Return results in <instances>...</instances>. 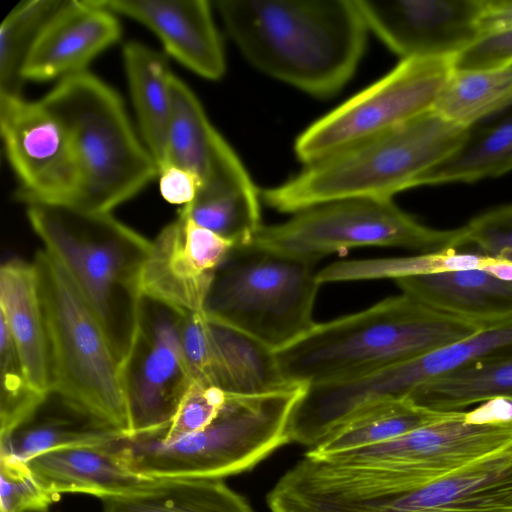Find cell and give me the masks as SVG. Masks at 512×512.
<instances>
[{
  "label": "cell",
  "mask_w": 512,
  "mask_h": 512,
  "mask_svg": "<svg viewBox=\"0 0 512 512\" xmlns=\"http://www.w3.org/2000/svg\"><path fill=\"white\" fill-rule=\"evenodd\" d=\"M228 35L259 71L315 97L353 76L369 29L356 0H217Z\"/></svg>",
  "instance_id": "1"
},
{
  "label": "cell",
  "mask_w": 512,
  "mask_h": 512,
  "mask_svg": "<svg viewBox=\"0 0 512 512\" xmlns=\"http://www.w3.org/2000/svg\"><path fill=\"white\" fill-rule=\"evenodd\" d=\"M483 328L402 293L366 310L315 324L274 355L288 382L330 384L417 358Z\"/></svg>",
  "instance_id": "2"
},
{
  "label": "cell",
  "mask_w": 512,
  "mask_h": 512,
  "mask_svg": "<svg viewBox=\"0 0 512 512\" xmlns=\"http://www.w3.org/2000/svg\"><path fill=\"white\" fill-rule=\"evenodd\" d=\"M27 218L95 313L121 367L136 335L152 242L110 213L69 205L29 204Z\"/></svg>",
  "instance_id": "3"
},
{
  "label": "cell",
  "mask_w": 512,
  "mask_h": 512,
  "mask_svg": "<svg viewBox=\"0 0 512 512\" xmlns=\"http://www.w3.org/2000/svg\"><path fill=\"white\" fill-rule=\"evenodd\" d=\"M467 127L431 110L384 134L305 165L283 184L260 192L282 213L351 198H392L463 142Z\"/></svg>",
  "instance_id": "4"
},
{
  "label": "cell",
  "mask_w": 512,
  "mask_h": 512,
  "mask_svg": "<svg viewBox=\"0 0 512 512\" xmlns=\"http://www.w3.org/2000/svg\"><path fill=\"white\" fill-rule=\"evenodd\" d=\"M41 101L65 128L74 151V207L110 213L158 177V165L121 97L94 74L86 70L57 81Z\"/></svg>",
  "instance_id": "5"
},
{
  "label": "cell",
  "mask_w": 512,
  "mask_h": 512,
  "mask_svg": "<svg viewBox=\"0 0 512 512\" xmlns=\"http://www.w3.org/2000/svg\"><path fill=\"white\" fill-rule=\"evenodd\" d=\"M306 385L261 395H227L214 420L170 443L149 436L123 438L129 467L150 478H210L246 472L289 443L287 425Z\"/></svg>",
  "instance_id": "6"
},
{
  "label": "cell",
  "mask_w": 512,
  "mask_h": 512,
  "mask_svg": "<svg viewBox=\"0 0 512 512\" xmlns=\"http://www.w3.org/2000/svg\"><path fill=\"white\" fill-rule=\"evenodd\" d=\"M35 264L48 339L51 392L126 435L129 415L121 369L95 313L44 249Z\"/></svg>",
  "instance_id": "7"
},
{
  "label": "cell",
  "mask_w": 512,
  "mask_h": 512,
  "mask_svg": "<svg viewBox=\"0 0 512 512\" xmlns=\"http://www.w3.org/2000/svg\"><path fill=\"white\" fill-rule=\"evenodd\" d=\"M315 264L254 244L234 246L214 274L202 312L280 350L316 324Z\"/></svg>",
  "instance_id": "8"
},
{
  "label": "cell",
  "mask_w": 512,
  "mask_h": 512,
  "mask_svg": "<svg viewBox=\"0 0 512 512\" xmlns=\"http://www.w3.org/2000/svg\"><path fill=\"white\" fill-rule=\"evenodd\" d=\"M463 227L437 230L417 222L392 198H351L313 206L287 221L262 226L256 246L316 263L361 246L399 247L422 253L461 247Z\"/></svg>",
  "instance_id": "9"
},
{
  "label": "cell",
  "mask_w": 512,
  "mask_h": 512,
  "mask_svg": "<svg viewBox=\"0 0 512 512\" xmlns=\"http://www.w3.org/2000/svg\"><path fill=\"white\" fill-rule=\"evenodd\" d=\"M454 72L452 58H408L311 124L294 151L305 165L374 138L434 110Z\"/></svg>",
  "instance_id": "10"
},
{
  "label": "cell",
  "mask_w": 512,
  "mask_h": 512,
  "mask_svg": "<svg viewBox=\"0 0 512 512\" xmlns=\"http://www.w3.org/2000/svg\"><path fill=\"white\" fill-rule=\"evenodd\" d=\"M184 313L142 297L135 339L120 367L129 415L128 438L165 431L194 380L181 345Z\"/></svg>",
  "instance_id": "11"
},
{
  "label": "cell",
  "mask_w": 512,
  "mask_h": 512,
  "mask_svg": "<svg viewBox=\"0 0 512 512\" xmlns=\"http://www.w3.org/2000/svg\"><path fill=\"white\" fill-rule=\"evenodd\" d=\"M510 442L512 419L480 420L471 411H458L449 419L383 443L315 458L339 465L395 470L423 486Z\"/></svg>",
  "instance_id": "12"
},
{
  "label": "cell",
  "mask_w": 512,
  "mask_h": 512,
  "mask_svg": "<svg viewBox=\"0 0 512 512\" xmlns=\"http://www.w3.org/2000/svg\"><path fill=\"white\" fill-rule=\"evenodd\" d=\"M0 131L8 162L29 204L73 206L79 173L69 136L42 103L0 92Z\"/></svg>",
  "instance_id": "13"
},
{
  "label": "cell",
  "mask_w": 512,
  "mask_h": 512,
  "mask_svg": "<svg viewBox=\"0 0 512 512\" xmlns=\"http://www.w3.org/2000/svg\"><path fill=\"white\" fill-rule=\"evenodd\" d=\"M369 31L401 59L453 58L480 36L485 0H356Z\"/></svg>",
  "instance_id": "14"
},
{
  "label": "cell",
  "mask_w": 512,
  "mask_h": 512,
  "mask_svg": "<svg viewBox=\"0 0 512 512\" xmlns=\"http://www.w3.org/2000/svg\"><path fill=\"white\" fill-rule=\"evenodd\" d=\"M234 246L179 210L152 241L142 295L183 312L202 311L214 274Z\"/></svg>",
  "instance_id": "15"
},
{
  "label": "cell",
  "mask_w": 512,
  "mask_h": 512,
  "mask_svg": "<svg viewBox=\"0 0 512 512\" xmlns=\"http://www.w3.org/2000/svg\"><path fill=\"white\" fill-rule=\"evenodd\" d=\"M373 512H512V442L427 485L383 487Z\"/></svg>",
  "instance_id": "16"
},
{
  "label": "cell",
  "mask_w": 512,
  "mask_h": 512,
  "mask_svg": "<svg viewBox=\"0 0 512 512\" xmlns=\"http://www.w3.org/2000/svg\"><path fill=\"white\" fill-rule=\"evenodd\" d=\"M117 15L96 0H64L32 45L21 70L30 81H57L86 71L87 65L118 41Z\"/></svg>",
  "instance_id": "17"
},
{
  "label": "cell",
  "mask_w": 512,
  "mask_h": 512,
  "mask_svg": "<svg viewBox=\"0 0 512 512\" xmlns=\"http://www.w3.org/2000/svg\"><path fill=\"white\" fill-rule=\"evenodd\" d=\"M116 15L149 28L167 54L197 75L218 80L226 71L222 40L207 0H96Z\"/></svg>",
  "instance_id": "18"
},
{
  "label": "cell",
  "mask_w": 512,
  "mask_h": 512,
  "mask_svg": "<svg viewBox=\"0 0 512 512\" xmlns=\"http://www.w3.org/2000/svg\"><path fill=\"white\" fill-rule=\"evenodd\" d=\"M121 440V439H120ZM66 446L43 452L26 464L53 495L85 493L101 499L121 497L154 478L134 472L118 442Z\"/></svg>",
  "instance_id": "19"
},
{
  "label": "cell",
  "mask_w": 512,
  "mask_h": 512,
  "mask_svg": "<svg viewBox=\"0 0 512 512\" xmlns=\"http://www.w3.org/2000/svg\"><path fill=\"white\" fill-rule=\"evenodd\" d=\"M402 292L424 305L483 327L512 319V282L482 269L394 279Z\"/></svg>",
  "instance_id": "20"
},
{
  "label": "cell",
  "mask_w": 512,
  "mask_h": 512,
  "mask_svg": "<svg viewBox=\"0 0 512 512\" xmlns=\"http://www.w3.org/2000/svg\"><path fill=\"white\" fill-rule=\"evenodd\" d=\"M260 198L247 170L232 150L200 186L195 199L180 210L235 246L249 245L263 226Z\"/></svg>",
  "instance_id": "21"
},
{
  "label": "cell",
  "mask_w": 512,
  "mask_h": 512,
  "mask_svg": "<svg viewBox=\"0 0 512 512\" xmlns=\"http://www.w3.org/2000/svg\"><path fill=\"white\" fill-rule=\"evenodd\" d=\"M0 318L12 335L29 381L51 392L50 361L43 305L35 264L19 258L0 268Z\"/></svg>",
  "instance_id": "22"
},
{
  "label": "cell",
  "mask_w": 512,
  "mask_h": 512,
  "mask_svg": "<svg viewBox=\"0 0 512 512\" xmlns=\"http://www.w3.org/2000/svg\"><path fill=\"white\" fill-rule=\"evenodd\" d=\"M127 438L60 395L50 392L37 411L21 426L0 437V455L22 462L56 448L102 444Z\"/></svg>",
  "instance_id": "23"
},
{
  "label": "cell",
  "mask_w": 512,
  "mask_h": 512,
  "mask_svg": "<svg viewBox=\"0 0 512 512\" xmlns=\"http://www.w3.org/2000/svg\"><path fill=\"white\" fill-rule=\"evenodd\" d=\"M123 61L141 138L160 169L167 164L173 73L163 54L136 41L124 45Z\"/></svg>",
  "instance_id": "24"
},
{
  "label": "cell",
  "mask_w": 512,
  "mask_h": 512,
  "mask_svg": "<svg viewBox=\"0 0 512 512\" xmlns=\"http://www.w3.org/2000/svg\"><path fill=\"white\" fill-rule=\"evenodd\" d=\"M213 348V386L227 395H261L286 391L288 382L274 352L227 325L208 319Z\"/></svg>",
  "instance_id": "25"
},
{
  "label": "cell",
  "mask_w": 512,
  "mask_h": 512,
  "mask_svg": "<svg viewBox=\"0 0 512 512\" xmlns=\"http://www.w3.org/2000/svg\"><path fill=\"white\" fill-rule=\"evenodd\" d=\"M512 170V104L467 127L461 145L415 186L475 182Z\"/></svg>",
  "instance_id": "26"
},
{
  "label": "cell",
  "mask_w": 512,
  "mask_h": 512,
  "mask_svg": "<svg viewBox=\"0 0 512 512\" xmlns=\"http://www.w3.org/2000/svg\"><path fill=\"white\" fill-rule=\"evenodd\" d=\"M436 411H465L477 403L512 400V346L428 380L409 396Z\"/></svg>",
  "instance_id": "27"
},
{
  "label": "cell",
  "mask_w": 512,
  "mask_h": 512,
  "mask_svg": "<svg viewBox=\"0 0 512 512\" xmlns=\"http://www.w3.org/2000/svg\"><path fill=\"white\" fill-rule=\"evenodd\" d=\"M104 512H254L222 479L154 478L140 489L102 499Z\"/></svg>",
  "instance_id": "28"
},
{
  "label": "cell",
  "mask_w": 512,
  "mask_h": 512,
  "mask_svg": "<svg viewBox=\"0 0 512 512\" xmlns=\"http://www.w3.org/2000/svg\"><path fill=\"white\" fill-rule=\"evenodd\" d=\"M171 95L167 164L190 171L201 186L231 146L211 124L193 91L175 74Z\"/></svg>",
  "instance_id": "29"
},
{
  "label": "cell",
  "mask_w": 512,
  "mask_h": 512,
  "mask_svg": "<svg viewBox=\"0 0 512 512\" xmlns=\"http://www.w3.org/2000/svg\"><path fill=\"white\" fill-rule=\"evenodd\" d=\"M458 411H436L410 398L369 408L332 430L305 454L323 457L383 443L418 428L453 417Z\"/></svg>",
  "instance_id": "30"
},
{
  "label": "cell",
  "mask_w": 512,
  "mask_h": 512,
  "mask_svg": "<svg viewBox=\"0 0 512 512\" xmlns=\"http://www.w3.org/2000/svg\"><path fill=\"white\" fill-rule=\"evenodd\" d=\"M512 104V66L483 71L453 72L434 110L468 127Z\"/></svg>",
  "instance_id": "31"
},
{
  "label": "cell",
  "mask_w": 512,
  "mask_h": 512,
  "mask_svg": "<svg viewBox=\"0 0 512 512\" xmlns=\"http://www.w3.org/2000/svg\"><path fill=\"white\" fill-rule=\"evenodd\" d=\"M493 261L492 257L474 252H460L449 248L416 256L381 259L378 261H351L334 263L317 272L320 284L332 281L434 274L448 271L482 269Z\"/></svg>",
  "instance_id": "32"
},
{
  "label": "cell",
  "mask_w": 512,
  "mask_h": 512,
  "mask_svg": "<svg viewBox=\"0 0 512 512\" xmlns=\"http://www.w3.org/2000/svg\"><path fill=\"white\" fill-rule=\"evenodd\" d=\"M64 0L19 3L0 26V92L20 94L21 70L37 36Z\"/></svg>",
  "instance_id": "33"
},
{
  "label": "cell",
  "mask_w": 512,
  "mask_h": 512,
  "mask_svg": "<svg viewBox=\"0 0 512 512\" xmlns=\"http://www.w3.org/2000/svg\"><path fill=\"white\" fill-rule=\"evenodd\" d=\"M0 437L25 423L48 394L33 387L6 322L0 318Z\"/></svg>",
  "instance_id": "34"
},
{
  "label": "cell",
  "mask_w": 512,
  "mask_h": 512,
  "mask_svg": "<svg viewBox=\"0 0 512 512\" xmlns=\"http://www.w3.org/2000/svg\"><path fill=\"white\" fill-rule=\"evenodd\" d=\"M0 512H47L59 500L25 462L0 455Z\"/></svg>",
  "instance_id": "35"
},
{
  "label": "cell",
  "mask_w": 512,
  "mask_h": 512,
  "mask_svg": "<svg viewBox=\"0 0 512 512\" xmlns=\"http://www.w3.org/2000/svg\"><path fill=\"white\" fill-rule=\"evenodd\" d=\"M227 394L218 387L193 380L182 397L173 420L162 433L141 435L170 443L209 425L226 401Z\"/></svg>",
  "instance_id": "36"
},
{
  "label": "cell",
  "mask_w": 512,
  "mask_h": 512,
  "mask_svg": "<svg viewBox=\"0 0 512 512\" xmlns=\"http://www.w3.org/2000/svg\"><path fill=\"white\" fill-rule=\"evenodd\" d=\"M461 247L512 262V204L489 210L463 226Z\"/></svg>",
  "instance_id": "37"
},
{
  "label": "cell",
  "mask_w": 512,
  "mask_h": 512,
  "mask_svg": "<svg viewBox=\"0 0 512 512\" xmlns=\"http://www.w3.org/2000/svg\"><path fill=\"white\" fill-rule=\"evenodd\" d=\"M454 72L496 70L512 66V27L479 36L452 58Z\"/></svg>",
  "instance_id": "38"
},
{
  "label": "cell",
  "mask_w": 512,
  "mask_h": 512,
  "mask_svg": "<svg viewBox=\"0 0 512 512\" xmlns=\"http://www.w3.org/2000/svg\"><path fill=\"white\" fill-rule=\"evenodd\" d=\"M183 354L194 380L213 386V348L209 323L202 311L185 312L180 323Z\"/></svg>",
  "instance_id": "39"
},
{
  "label": "cell",
  "mask_w": 512,
  "mask_h": 512,
  "mask_svg": "<svg viewBox=\"0 0 512 512\" xmlns=\"http://www.w3.org/2000/svg\"><path fill=\"white\" fill-rule=\"evenodd\" d=\"M158 177L160 193L171 204L184 206L191 203L200 187L194 174L170 163L159 169Z\"/></svg>",
  "instance_id": "40"
},
{
  "label": "cell",
  "mask_w": 512,
  "mask_h": 512,
  "mask_svg": "<svg viewBox=\"0 0 512 512\" xmlns=\"http://www.w3.org/2000/svg\"><path fill=\"white\" fill-rule=\"evenodd\" d=\"M479 27L480 36L512 27V0H485Z\"/></svg>",
  "instance_id": "41"
}]
</instances>
